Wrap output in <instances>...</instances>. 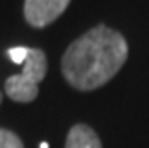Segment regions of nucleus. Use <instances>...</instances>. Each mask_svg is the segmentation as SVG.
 I'll use <instances>...</instances> for the list:
<instances>
[{
	"mask_svg": "<svg viewBox=\"0 0 149 148\" xmlns=\"http://www.w3.org/2000/svg\"><path fill=\"white\" fill-rule=\"evenodd\" d=\"M126 57L128 43L123 34L98 25L68 47L62 55V75L77 89H98L116 77Z\"/></svg>",
	"mask_w": 149,
	"mask_h": 148,
	"instance_id": "1",
	"label": "nucleus"
},
{
	"mask_svg": "<svg viewBox=\"0 0 149 148\" xmlns=\"http://www.w3.org/2000/svg\"><path fill=\"white\" fill-rule=\"evenodd\" d=\"M48 70V61L43 50L39 48H30L29 57L23 64V71L18 75H11L6 80V93L11 100L20 102V104H29L32 102L37 93H39V84Z\"/></svg>",
	"mask_w": 149,
	"mask_h": 148,
	"instance_id": "2",
	"label": "nucleus"
},
{
	"mask_svg": "<svg viewBox=\"0 0 149 148\" xmlns=\"http://www.w3.org/2000/svg\"><path fill=\"white\" fill-rule=\"evenodd\" d=\"M71 0H25L23 14L29 25L43 29L68 9Z\"/></svg>",
	"mask_w": 149,
	"mask_h": 148,
	"instance_id": "3",
	"label": "nucleus"
},
{
	"mask_svg": "<svg viewBox=\"0 0 149 148\" xmlns=\"http://www.w3.org/2000/svg\"><path fill=\"white\" fill-rule=\"evenodd\" d=\"M66 148H101V141L91 127L78 123L69 130Z\"/></svg>",
	"mask_w": 149,
	"mask_h": 148,
	"instance_id": "4",
	"label": "nucleus"
},
{
	"mask_svg": "<svg viewBox=\"0 0 149 148\" xmlns=\"http://www.w3.org/2000/svg\"><path fill=\"white\" fill-rule=\"evenodd\" d=\"M0 148H23V143L14 132L0 128Z\"/></svg>",
	"mask_w": 149,
	"mask_h": 148,
	"instance_id": "5",
	"label": "nucleus"
},
{
	"mask_svg": "<svg viewBox=\"0 0 149 148\" xmlns=\"http://www.w3.org/2000/svg\"><path fill=\"white\" fill-rule=\"evenodd\" d=\"M29 50L30 48H27V47H14V48L7 50V55L14 64H25V61L29 57Z\"/></svg>",
	"mask_w": 149,
	"mask_h": 148,
	"instance_id": "6",
	"label": "nucleus"
},
{
	"mask_svg": "<svg viewBox=\"0 0 149 148\" xmlns=\"http://www.w3.org/2000/svg\"><path fill=\"white\" fill-rule=\"evenodd\" d=\"M39 148H48V143H46V141H43V143L39 144Z\"/></svg>",
	"mask_w": 149,
	"mask_h": 148,
	"instance_id": "7",
	"label": "nucleus"
},
{
	"mask_svg": "<svg viewBox=\"0 0 149 148\" xmlns=\"http://www.w3.org/2000/svg\"><path fill=\"white\" fill-rule=\"evenodd\" d=\"M0 102H2V93H0Z\"/></svg>",
	"mask_w": 149,
	"mask_h": 148,
	"instance_id": "8",
	"label": "nucleus"
}]
</instances>
